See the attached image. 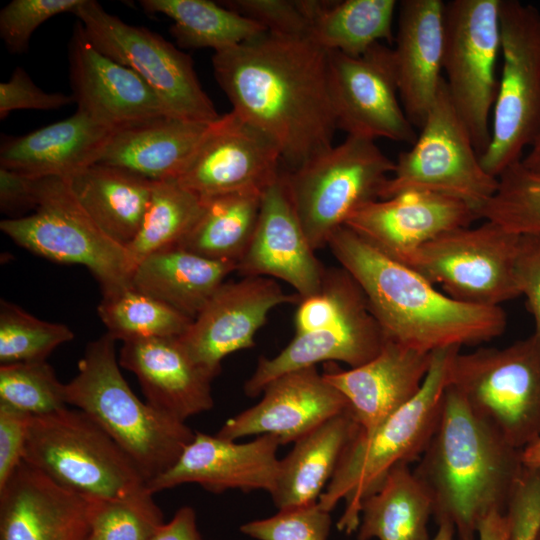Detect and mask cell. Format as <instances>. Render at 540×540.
Returning <instances> with one entry per match:
<instances>
[{
	"instance_id": "obj_1",
	"label": "cell",
	"mask_w": 540,
	"mask_h": 540,
	"mask_svg": "<svg viewBox=\"0 0 540 540\" xmlns=\"http://www.w3.org/2000/svg\"><path fill=\"white\" fill-rule=\"evenodd\" d=\"M212 66L231 111L275 142L288 171L334 145L329 53L309 38L267 31L215 52Z\"/></svg>"
},
{
	"instance_id": "obj_2",
	"label": "cell",
	"mask_w": 540,
	"mask_h": 540,
	"mask_svg": "<svg viewBox=\"0 0 540 540\" xmlns=\"http://www.w3.org/2000/svg\"><path fill=\"white\" fill-rule=\"evenodd\" d=\"M327 245L361 287L388 340L431 353L488 342L506 329L507 316L501 306H476L452 299L345 225L332 234Z\"/></svg>"
},
{
	"instance_id": "obj_3",
	"label": "cell",
	"mask_w": 540,
	"mask_h": 540,
	"mask_svg": "<svg viewBox=\"0 0 540 540\" xmlns=\"http://www.w3.org/2000/svg\"><path fill=\"white\" fill-rule=\"evenodd\" d=\"M523 469L522 450L449 385L435 431L413 471L431 498L437 523L452 524L459 540H475L486 515L506 511Z\"/></svg>"
},
{
	"instance_id": "obj_4",
	"label": "cell",
	"mask_w": 540,
	"mask_h": 540,
	"mask_svg": "<svg viewBox=\"0 0 540 540\" xmlns=\"http://www.w3.org/2000/svg\"><path fill=\"white\" fill-rule=\"evenodd\" d=\"M460 350L459 346H450L433 351L417 395L372 432L358 429L348 443L318 498L319 505L329 512L340 500L345 501L337 522L339 531L356 532L363 500L379 489L392 468L419 460L435 431L442 398L450 384L451 365Z\"/></svg>"
},
{
	"instance_id": "obj_5",
	"label": "cell",
	"mask_w": 540,
	"mask_h": 540,
	"mask_svg": "<svg viewBox=\"0 0 540 540\" xmlns=\"http://www.w3.org/2000/svg\"><path fill=\"white\" fill-rule=\"evenodd\" d=\"M23 461L84 497L120 502L164 523L137 465L77 408L31 416Z\"/></svg>"
},
{
	"instance_id": "obj_6",
	"label": "cell",
	"mask_w": 540,
	"mask_h": 540,
	"mask_svg": "<svg viewBox=\"0 0 540 540\" xmlns=\"http://www.w3.org/2000/svg\"><path fill=\"white\" fill-rule=\"evenodd\" d=\"M115 338L91 341L77 375L65 384L67 405L84 412L133 460L144 478L169 469L193 439L185 421L141 401L130 389L116 357Z\"/></svg>"
},
{
	"instance_id": "obj_7",
	"label": "cell",
	"mask_w": 540,
	"mask_h": 540,
	"mask_svg": "<svg viewBox=\"0 0 540 540\" xmlns=\"http://www.w3.org/2000/svg\"><path fill=\"white\" fill-rule=\"evenodd\" d=\"M395 168L375 140L346 139L297 169L283 172L290 199L314 251L366 204L379 200Z\"/></svg>"
},
{
	"instance_id": "obj_8",
	"label": "cell",
	"mask_w": 540,
	"mask_h": 540,
	"mask_svg": "<svg viewBox=\"0 0 540 540\" xmlns=\"http://www.w3.org/2000/svg\"><path fill=\"white\" fill-rule=\"evenodd\" d=\"M39 203L29 215L0 222L20 247L50 261L85 266L102 295L131 285L135 263L127 247L113 240L80 204L67 179L40 178Z\"/></svg>"
},
{
	"instance_id": "obj_9",
	"label": "cell",
	"mask_w": 540,
	"mask_h": 540,
	"mask_svg": "<svg viewBox=\"0 0 540 540\" xmlns=\"http://www.w3.org/2000/svg\"><path fill=\"white\" fill-rule=\"evenodd\" d=\"M450 386L513 447L540 437V338L532 333L506 347L457 353Z\"/></svg>"
},
{
	"instance_id": "obj_10",
	"label": "cell",
	"mask_w": 540,
	"mask_h": 540,
	"mask_svg": "<svg viewBox=\"0 0 540 540\" xmlns=\"http://www.w3.org/2000/svg\"><path fill=\"white\" fill-rule=\"evenodd\" d=\"M503 66L493 107L491 139L480 157L498 178L519 162L540 127V11L516 0H500Z\"/></svg>"
},
{
	"instance_id": "obj_11",
	"label": "cell",
	"mask_w": 540,
	"mask_h": 540,
	"mask_svg": "<svg viewBox=\"0 0 540 540\" xmlns=\"http://www.w3.org/2000/svg\"><path fill=\"white\" fill-rule=\"evenodd\" d=\"M520 234L485 220L423 244L402 263L462 303L497 307L520 296L516 263Z\"/></svg>"
},
{
	"instance_id": "obj_12",
	"label": "cell",
	"mask_w": 540,
	"mask_h": 540,
	"mask_svg": "<svg viewBox=\"0 0 540 540\" xmlns=\"http://www.w3.org/2000/svg\"><path fill=\"white\" fill-rule=\"evenodd\" d=\"M420 130L411 149L398 155L380 199L409 190L428 191L463 201L478 214L495 194L498 178L483 168L445 78Z\"/></svg>"
},
{
	"instance_id": "obj_13",
	"label": "cell",
	"mask_w": 540,
	"mask_h": 540,
	"mask_svg": "<svg viewBox=\"0 0 540 540\" xmlns=\"http://www.w3.org/2000/svg\"><path fill=\"white\" fill-rule=\"evenodd\" d=\"M72 13L91 43L136 72L172 116L200 123L218 119L220 115L203 90L188 54L158 33L110 14L95 0H82Z\"/></svg>"
},
{
	"instance_id": "obj_14",
	"label": "cell",
	"mask_w": 540,
	"mask_h": 540,
	"mask_svg": "<svg viewBox=\"0 0 540 540\" xmlns=\"http://www.w3.org/2000/svg\"><path fill=\"white\" fill-rule=\"evenodd\" d=\"M500 0H452L444 8L443 70L451 101L481 157L491 139L499 81Z\"/></svg>"
},
{
	"instance_id": "obj_15",
	"label": "cell",
	"mask_w": 540,
	"mask_h": 540,
	"mask_svg": "<svg viewBox=\"0 0 540 540\" xmlns=\"http://www.w3.org/2000/svg\"><path fill=\"white\" fill-rule=\"evenodd\" d=\"M328 53L338 129L350 136L412 145L417 134L399 98L393 50L377 43L358 57Z\"/></svg>"
},
{
	"instance_id": "obj_16",
	"label": "cell",
	"mask_w": 540,
	"mask_h": 540,
	"mask_svg": "<svg viewBox=\"0 0 540 540\" xmlns=\"http://www.w3.org/2000/svg\"><path fill=\"white\" fill-rule=\"evenodd\" d=\"M281 154L263 131L233 111L209 124L189 163L176 179L201 198L264 190L281 173Z\"/></svg>"
},
{
	"instance_id": "obj_17",
	"label": "cell",
	"mask_w": 540,
	"mask_h": 540,
	"mask_svg": "<svg viewBox=\"0 0 540 540\" xmlns=\"http://www.w3.org/2000/svg\"><path fill=\"white\" fill-rule=\"evenodd\" d=\"M299 301L297 294H286L273 278L249 276L224 282L178 339L214 379L227 355L254 346V337L273 308Z\"/></svg>"
},
{
	"instance_id": "obj_18",
	"label": "cell",
	"mask_w": 540,
	"mask_h": 540,
	"mask_svg": "<svg viewBox=\"0 0 540 540\" xmlns=\"http://www.w3.org/2000/svg\"><path fill=\"white\" fill-rule=\"evenodd\" d=\"M262 392L257 404L227 420L216 435L229 440L270 435L283 445L350 408L343 394L316 366L287 372Z\"/></svg>"
},
{
	"instance_id": "obj_19",
	"label": "cell",
	"mask_w": 540,
	"mask_h": 540,
	"mask_svg": "<svg viewBox=\"0 0 540 540\" xmlns=\"http://www.w3.org/2000/svg\"><path fill=\"white\" fill-rule=\"evenodd\" d=\"M68 63L77 109L93 119L116 128L154 117L172 116L136 72L91 43L79 20L74 24L68 43Z\"/></svg>"
},
{
	"instance_id": "obj_20",
	"label": "cell",
	"mask_w": 540,
	"mask_h": 540,
	"mask_svg": "<svg viewBox=\"0 0 540 540\" xmlns=\"http://www.w3.org/2000/svg\"><path fill=\"white\" fill-rule=\"evenodd\" d=\"M479 219L474 208L458 199L409 190L366 204L346 221L373 247L402 262L439 235Z\"/></svg>"
},
{
	"instance_id": "obj_21",
	"label": "cell",
	"mask_w": 540,
	"mask_h": 540,
	"mask_svg": "<svg viewBox=\"0 0 540 540\" xmlns=\"http://www.w3.org/2000/svg\"><path fill=\"white\" fill-rule=\"evenodd\" d=\"M281 444L270 435L237 443L196 432L177 461L147 484L151 494L185 483H197L213 493L229 489L272 492L278 474Z\"/></svg>"
},
{
	"instance_id": "obj_22",
	"label": "cell",
	"mask_w": 540,
	"mask_h": 540,
	"mask_svg": "<svg viewBox=\"0 0 540 540\" xmlns=\"http://www.w3.org/2000/svg\"><path fill=\"white\" fill-rule=\"evenodd\" d=\"M314 252L281 172L263 191L256 228L237 271L243 277L281 279L303 299L322 288L325 269Z\"/></svg>"
},
{
	"instance_id": "obj_23",
	"label": "cell",
	"mask_w": 540,
	"mask_h": 540,
	"mask_svg": "<svg viewBox=\"0 0 540 540\" xmlns=\"http://www.w3.org/2000/svg\"><path fill=\"white\" fill-rule=\"evenodd\" d=\"M88 502L23 461L0 489V540H85Z\"/></svg>"
},
{
	"instance_id": "obj_24",
	"label": "cell",
	"mask_w": 540,
	"mask_h": 540,
	"mask_svg": "<svg viewBox=\"0 0 540 540\" xmlns=\"http://www.w3.org/2000/svg\"><path fill=\"white\" fill-rule=\"evenodd\" d=\"M432 352H423L386 339L368 362L349 370L329 368L324 378L347 399L363 433L375 430L420 391Z\"/></svg>"
},
{
	"instance_id": "obj_25",
	"label": "cell",
	"mask_w": 540,
	"mask_h": 540,
	"mask_svg": "<svg viewBox=\"0 0 540 540\" xmlns=\"http://www.w3.org/2000/svg\"><path fill=\"white\" fill-rule=\"evenodd\" d=\"M119 364L137 377L155 409L181 421L213 408V378L189 355L178 338L123 342Z\"/></svg>"
},
{
	"instance_id": "obj_26",
	"label": "cell",
	"mask_w": 540,
	"mask_h": 540,
	"mask_svg": "<svg viewBox=\"0 0 540 540\" xmlns=\"http://www.w3.org/2000/svg\"><path fill=\"white\" fill-rule=\"evenodd\" d=\"M444 8L441 0H404L399 4L392 50L399 98L414 128L423 126L444 78Z\"/></svg>"
},
{
	"instance_id": "obj_27",
	"label": "cell",
	"mask_w": 540,
	"mask_h": 540,
	"mask_svg": "<svg viewBox=\"0 0 540 540\" xmlns=\"http://www.w3.org/2000/svg\"><path fill=\"white\" fill-rule=\"evenodd\" d=\"M114 128L78 110L22 136H2L0 167L35 178L69 179L98 162Z\"/></svg>"
},
{
	"instance_id": "obj_28",
	"label": "cell",
	"mask_w": 540,
	"mask_h": 540,
	"mask_svg": "<svg viewBox=\"0 0 540 540\" xmlns=\"http://www.w3.org/2000/svg\"><path fill=\"white\" fill-rule=\"evenodd\" d=\"M385 340L369 305L364 306L332 326L295 333L290 343L272 358L260 357L244 384V392L255 397L277 377L319 362L340 361L350 368L358 367L374 358Z\"/></svg>"
},
{
	"instance_id": "obj_29",
	"label": "cell",
	"mask_w": 540,
	"mask_h": 540,
	"mask_svg": "<svg viewBox=\"0 0 540 540\" xmlns=\"http://www.w3.org/2000/svg\"><path fill=\"white\" fill-rule=\"evenodd\" d=\"M209 124L159 116L118 126L97 163L122 167L153 181L177 179Z\"/></svg>"
},
{
	"instance_id": "obj_30",
	"label": "cell",
	"mask_w": 540,
	"mask_h": 540,
	"mask_svg": "<svg viewBox=\"0 0 540 540\" xmlns=\"http://www.w3.org/2000/svg\"><path fill=\"white\" fill-rule=\"evenodd\" d=\"M358 429L349 408L294 442L289 454L280 459L270 493L278 510L318 501Z\"/></svg>"
},
{
	"instance_id": "obj_31",
	"label": "cell",
	"mask_w": 540,
	"mask_h": 540,
	"mask_svg": "<svg viewBox=\"0 0 540 540\" xmlns=\"http://www.w3.org/2000/svg\"><path fill=\"white\" fill-rule=\"evenodd\" d=\"M234 271H237L234 263L174 246L141 260L134 269L131 284L194 319Z\"/></svg>"
},
{
	"instance_id": "obj_32",
	"label": "cell",
	"mask_w": 540,
	"mask_h": 540,
	"mask_svg": "<svg viewBox=\"0 0 540 540\" xmlns=\"http://www.w3.org/2000/svg\"><path fill=\"white\" fill-rule=\"evenodd\" d=\"M80 204L113 240L127 247L142 225L154 181L95 163L67 179Z\"/></svg>"
},
{
	"instance_id": "obj_33",
	"label": "cell",
	"mask_w": 540,
	"mask_h": 540,
	"mask_svg": "<svg viewBox=\"0 0 540 540\" xmlns=\"http://www.w3.org/2000/svg\"><path fill=\"white\" fill-rule=\"evenodd\" d=\"M432 514L423 484L408 465H397L363 500L357 540H429L427 523Z\"/></svg>"
},
{
	"instance_id": "obj_34",
	"label": "cell",
	"mask_w": 540,
	"mask_h": 540,
	"mask_svg": "<svg viewBox=\"0 0 540 540\" xmlns=\"http://www.w3.org/2000/svg\"><path fill=\"white\" fill-rule=\"evenodd\" d=\"M264 190H244L202 198L195 224L178 246L238 266L253 237Z\"/></svg>"
},
{
	"instance_id": "obj_35",
	"label": "cell",
	"mask_w": 540,
	"mask_h": 540,
	"mask_svg": "<svg viewBox=\"0 0 540 540\" xmlns=\"http://www.w3.org/2000/svg\"><path fill=\"white\" fill-rule=\"evenodd\" d=\"M149 14L173 20L170 33L178 47L211 48L215 52L233 48L267 32L257 22L210 0H141Z\"/></svg>"
},
{
	"instance_id": "obj_36",
	"label": "cell",
	"mask_w": 540,
	"mask_h": 540,
	"mask_svg": "<svg viewBox=\"0 0 540 540\" xmlns=\"http://www.w3.org/2000/svg\"><path fill=\"white\" fill-rule=\"evenodd\" d=\"M395 0L325 1L309 39L327 52L358 57L382 41L392 42Z\"/></svg>"
},
{
	"instance_id": "obj_37",
	"label": "cell",
	"mask_w": 540,
	"mask_h": 540,
	"mask_svg": "<svg viewBox=\"0 0 540 540\" xmlns=\"http://www.w3.org/2000/svg\"><path fill=\"white\" fill-rule=\"evenodd\" d=\"M98 315L107 333L122 342L179 338L193 319L132 286L102 295Z\"/></svg>"
},
{
	"instance_id": "obj_38",
	"label": "cell",
	"mask_w": 540,
	"mask_h": 540,
	"mask_svg": "<svg viewBox=\"0 0 540 540\" xmlns=\"http://www.w3.org/2000/svg\"><path fill=\"white\" fill-rule=\"evenodd\" d=\"M201 209L202 198L182 187L176 179L154 181L140 230L127 246L135 265L155 252L178 246Z\"/></svg>"
},
{
	"instance_id": "obj_39",
	"label": "cell",
	"mask_w": 540,
	"mask_h": 540,
	"mask_svg": "<svg viewBox=\"0 0 540 540\" xmlns=\"http://www.w3.org/2000/svg\"><path fill=\"white\" fill-rule=\"evenodd\" d=\"M73 338L68 326L41 320L20 306L1 300V364L46 360L55 348Z\"/></svg>"
},
{
	"instance_id": "obj_40",
	"label": "cell",
	"mask_w": 540,
	"mask_h": 540,
	"mask_svg": "<svg viewBox=\"0 0 540 540\" xmlns=\"http://www.w3.org/2000/svg\"><path fill=\"white\" fill-rule=\"evenodd\" d=\"M478 217L520 235L540 234V176L520 161L511 165L498 177V188Z\"/></svg>"
},
{
	"instance_id": "obj_41",
	"label": "cell",
	"mask_w": 540,
	"mask_h": 540,
	"mask_svg": "<svg viewBox=\"0 0 540 540\" xmlns=\"http://www.w3.org/2000/svg\"><path fill=\"white\" fill-rule=\"evenodd\" d=\"M0 402L32 416L68 406L65 384L46 360L1 364Z\"/></svg>"
},
{
	"instance_id": "obj_42",
	"label": "cell",
	"mask_w": 540,
	"mask_h": 540,
	"mask_svg": "<svg viewBox=\"0 0 540 540\" xmlns=\"http://www.w3.org/2000/svg\"><path fill=\"white\" fill-rule=\"evenodd\" d=\"M325 1L226 0L223 6L257 22L266 31L289 37H309L312 22Z\"/></svg>"
},
{
	"instance_id": "obj_43",
	"label": "cell",
	"mask_w": 540,
	"mask_h": 540,
	"mask_svg": "<svg viewBox=\"0 0 540 540\" xmlns=\"http://www.w3.org/2000/svg\"><path fill=\"white\" fill-rule=\"evenodd\" d=\"M330 526V512L317 501L247 522L240 531L256 540H327Z\"/></svg>"
},
{
	"instance_id": "obj_44",
	"label": "cell",
	"mask_w": 540,
	"mask_h": 540,
	"mask_svg": "<svg viewBox=\"0 0 540 540\" xmlns=\"http://www.w3.org/2000/svg\"><path fill=\"white\" fill-rule=\"evenodd\" d=\"M82 0H12L0 11V37L10 53L28 50L33 32L48 19L72 13Z\"/></svg>"
},
{
	"instance_id": "obj_45",
	"label": "cell",
	"mask_w": 540,
	"mask_h": 540,
	"mask_svg": "<svg viewBox=\"0 0 540 540\" xmlns=\"http://www.w3.org/2000/svg\"><path fill=\"white\" fill-rule=\"evenodd\" d=\"M85 498L90 534L97 540H149L161 526L123 503Z\"/></svg>"
},
{
	"instance_id": "obj_46",
	"label": "cell",
	"mask_w": 540,
	"mask_h": 540,
	"mask_svg": "<svg viewBox=\"0 0 540 540\" xmlns=\"http://www.w3.org/2000/svg\"><path fill=\"white\" fill-rule=\"evenodd\" d=\"M505 513L509 540H535L540 528V469L524 467Z\"/></svg>"
},
{
	"instance_id": "obj_47",
	"label": "cell",
	"mask_w": 540,
	"mask_h": 540,
	"mask_svg": "<svg viewBox=\"0 0 540 540\" xmlns=\"http://www.w3.org/2000/svg\"><path fill=\"white\" fill-rule=\"evenodd\" d=\"M74 102L72 95L48 93L39 88L22 67L0 83V118L15 110H57Z\"/></svg>"
},
{
	"instance_id": "obj_48",
	"label": "cell",
	"mask_w": 540,
	"mask_h": 540,
	"mask_svg": "<svg viewBox=\"0 0 540 540\" xmlns=\"http://www.w3.org/2000/svg\"><path fill=\"white\" fill-rule=\"evenodd\" d=\"M31 416L0 402V489L23 460Z\"/></svg>"
},
{
	"instance_id": "obj_49",
	"label": "cell",
	"mask_w": 540,
	"mask_h": 540,
	"mask_svg": "<svg viewBox=\"0 0 540 540\" xmlns=\"http://www.w3.org/2000/svg\"><path fill=\"white\" fill-rule=\"evenodd\" d=\"M516 278L520 294L526 299V307L532 315L535 333L540 338V234L520 235L516 263Z\"/></svg>"
},
{
	"instance_id": "obj_50",
	"label": "cell",
	"mask_w": 540,
	"mask_h": 540,
	"mask_svg": "<svg viewBox=\"0 0 540 540\" xmlns=\"http://www.w3.org/2000/svg\"><path fill=\"white\" fill-rule=\"evenodd\" d=\"M40 178L0 167V210L9 219L22 218L39 203Z\"/></svg>"
},
{
	"instance_id": "obj_51",
	"label": "cell",
	"mask_w": 540,
	"mask_h": 540,
	"mask_svg": "<svg viewBox=\"0 0 540 540\" xmlns=\"http://www.w3.org/2000/svg\"><path fill=\"white\" fill-rule=\"evenodd\" d=\"M149 540H203L195 511L189 506L181 507L169 522L155 530Z\"/></svg>"
},
{
	"instance_id": "obj_52",
	"label": "cell",
	"mask_w": 540,
	"mask_h": 540,
	"mask_svg": "<svg viewBox=\"0 0 540 540\" xmlns=\"http://www.w3.org/2000/svg\"><path fill=\"white\" fill-rule=\"evenodd\" d=\"M479 540H509V521L505 512L493 511L478 524Z\"/></svg>"
},
{
	"instance_id": "obj_53",
	"label": "cell",
	"mask_w": 540,
	"mask_h": 540,
	"mask_svg": "<svg viewBox=\"0 0 540 540\" xmlns=\"http://www.w3.org/2000/svg\"><path fill=\"white\" fill-rule=\"evenodd\" d=\"M529 147L528 153L522 157L520 163L531 173L540 176V127Z\"/></svg>"
},
{
	"instance_id": "obj_54",
	"label": "cell",
	"mask_w": 540,
	"mask_h": 540,
	"mask_svg": "<svg viewBox=\"0 0 540 540\" xmlns=\"http://www.w3.org/2000/svg\"><path fill=\"white\" fill-rule=\"evenodd\" d=\"M525 467L540 469V437L522 450Z\"/></svg>"
},
{
	"instance_id": "obj_55",
	"label": "cell",
	"mask_w": 540,
	"mask_h": 540,
	"mask_svg": "<svg viewBox=\"0 0 540 540\" xmlns=\"http://www.w3.org/2000/svg\"><path fill=\"white\" fill-rule=\"evenodd\" d=\"M438 530L432 540H453L455 529L452 524L448 522L438 523Z\"/></svg>"
},
{
	"instance_id": "obj_56",
	"label": "cell",
	"mask_w": 540,
	"mask_h": 540,
	"mask_svg": "<svg viewBox=\"0 0 540 540\" xmlns=\"http://www.w3.org/2000/svg\"><path fill=\"white\" fill-rule=\"evenodd\" d=\"M85 540H97V539L94 538L91 534H89V536Z\"/></svg>"
},
{
	"instance_id": "obj_57",
	"label": "cell",
	"mask_w": 540,
	"mask_h": 540,
	"mask_svg": "<svg viewBox=\"0 0 540 540\" xmlns=\"http://www.w3.org/2000/svg\"><path fill=\"white\" fill-rule=\"evenodd\" d=\"M535 540H540V528H539V530H538V533H537V535H536Z\"/></svg>"
}]
</instances>
